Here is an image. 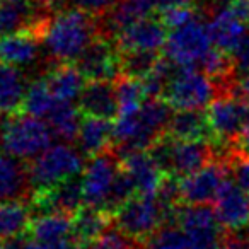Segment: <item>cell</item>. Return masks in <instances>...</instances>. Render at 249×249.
<instances>
[{
	"label": "cell",
	"instance_id": "cell-23",
	"mask_svg": "<svg viewBox=\"0 0 249 249\" xmlns=\"http://www.w3.org/2000/svg\"><path fill=\"white\" fill-rule=\"evenodd\" d=\"M45 80L53 96L62 103L79 101L80 94L86 87V75L73 63L56 65L53 70H50Z\"/></svg>",
	"mask_w": 249,
	"mask_h": 249
},
{
	"label": "cell",
	"instance_id": "cell-21",
	"mask_svg": "<svg viewBox=\"0 0 249 249\" xmlns=\"http://www.w3.org/2000/svg\"><path fill=\"white\" fill-rule=\"evenodd\" d=\"M208 31L215 48L232 53L246 36L248 26L231 11L229 5H222L215 12H212Z\"/></svg>",
	"mask_w": 249,
	"mask_h": 249
},
{
	"label": "cell",
	"instance_id": "cell-11",
	"mask_svg": "<svg viewBox=\"0 0 249 249\" xmlns=\"http://www.w3.org/2000/svg\"><path fill=\"white\" fill-rule=\"evenodd\" d=\"M121 173V164L113 154L101 152L90 157L84 166L80 184L84 193V205L107 212V203L113 195L114 184Z\"/></svg>",
	"mask_w": 249,
	"mask_h": 249
},
{
	"label": "cell",
	"instance_id": "cell-13",
	"mask_svg": "<svg viewBox=\"0 0 249 249\" xmlns=\"http://www.w3.org/2000/svg\"><path fill=\"white\" fill-rule=\"evenodd\" d=\"M75 65L87 80H113L121 73V53L114 43L97 36L79 56Z\"/></svg>",
	"mask_w": 249,
	"mask_h": 249
},
{
	"label": "cell",
	"instance_id": "cell-12",
	"mask_svg": "<svg viewBox=\"0 0 249 249\" xmlns=\"http://www.w3.org/2000/svg\"><path fill=\"white\" fill-rule=\"evenodd\" d=\"M231 169L229 159L212 160L201 169L183 176L179 179V198L186 205L213 203L218 191L227 179Z\"/></svg>",
	"mask_w": 249,
	"mask_h": 249
},
{
	"label": "cell",
	"instance_id": "cell-43",
	"mask_svg": "<svg viewBox=\"0 0 249 249\" xmlns=\"http://www.w3.org/2000/svg\"><path fill=\"white\" fill-rule=\"evenodd\" d=\"M229 92H235V94H239V96L244 97V99L249 101V72L241 73V79L235 80L234 89L229 90Z\"/></svg>",
	"mask_w": 249,
	"mask_h": 249
},
{
	"label": "cell",
	"instance_id": "cell-33",
	"mask_svg": "<svg viewBox=\"0 0 249 249\" xmlns=\"http://www.w3.org/2000/svg\"><path fill=\"white\" fill-rule=\"evenodd\" d=\"M116 97L118 116H123V114H132L139 111L149 96H147L142 80L123 75L116 82Z\"/></svg>",
	"mask_w": 249,
	"mask_h": 249
},
{
	"label": "cell",
	"instance_id": "cell-24",
	"mask_svg": "<svg viewBox=\"0 0 249 249\" xmlns=\"http://www.w3.org/2000/svg\"><path fill=\"white\" fill-rule=\"evenodd\" d=\"M111 140H114V123H111V120L99 116L82 118L77 142L84 154L96 156L106 152Z\"/></svg>",
	"mask_w": 249,
	"mask_h": 249
},
{
	"label": "cell",
	"instance_id": "cell-41",
	"mask_svg": "<svg viewBox=\"0 0 249 249\" xmlns=\"http://www.w3.org/2000/svg\"><path fill=\"white\" fill-rule=\"evenodd\" d=\"M231 55H232V60H234L235 72H239V73L249 72V31L246 33V36L241 39L237 48H235Z\"/></svg>",
	"mask_w": 249,
	"mask_h": 249
},
{
	"label": "cell",
	"instance_id": "cell-39",
	"mask_svg": "<svg viewBox=\"0 0 249 249\" xmlns=\"http://www.w3.org/2000/svg\"><path fill=\"white\" fill-rule=\"evenodd\" d=\"M229 164L234 173V179L241 184L242 190L249 193V159L234 150V154L229 157Z\"/></svg>",
	"mask_w": 249,
	"mask_h": 249
},
{
	"label": "cell",
	"instance_id": "cell-42",
	"mask_svg": "<svg viewBox=\"0 0 249 249\" xmlns=\"http://www.w3.org/2000/svg\"><path fill=\"white\" fill-rule=\"evenodd\" d=\"M227 5L246 26H249V0H229Z\"/></svg>",
	"mask_w": 249,
	"mask_h": 249
},
{
	"label": "cell",
	"instance_id": "cell-36",
	"mask_svg": "<svg viewBox=\"0 0 249 249\" xmlns=\"http://www.w3.org/2000/svg\"><path fill=\"white\" fill-rule=\"evenodd\" d=\"M145 249H188V241L179 225H162L147 239Z\"/></svg>",
	"mask_w": 249,
	"mask_h": 249
},
{
	"label": "cell",
	"instance_id": "cell-4",
	"mask_svg": "<svg viewBox=\"0 0 249 249\" xmlns=\"http://www.w3.org/2000/svg\"><path fill=\"white\" fill-rule=\"evenodd\" d=\"M53 132L45 120L21 114L5 120L0 126V147L21 160H33L53 142Z\"/></svg>",
	"mask_w": 249,
	"mask_h": 249
},
{
	"label": "cell",
	"instance_id": "cell-5",
	"mask_svg": "<svg viewBox=\"0 0 249 249\" xmlns=\"http://www.w3.org/2000/svg\"><path fill=\"white\" fill-rule=\"evenodd\" d=\"M174 212L157 195H135L114 210V224L132 241H145L166 222L167 215Z\"/></svg>",
	"mask_w": 249,
	"mask_h": 249
},
{
	"label": "cell",
	"instance_id": "cell-49",
	"mask_svg": "<svg viewBox=\"0 0 249 249\" xmlns=\"http://www.w3.org/2000/svg\"><path fill=\"white\" fill-rule=\"evenodd\" d=\"M248 249H249V237H248Z\"/></svg>",
	"mask_w": 249,
	"mask_h": 249
},
{
	"label": "cell",
	"instance_id": "cell-18",
	"mask_svg": "<svg viewBox=\"0 0 249 249\" xmlns=\"http://www.w3.org/2000/svg\"><path fill=\"white\" fill-rule=\"evenodd\" d=\"M33 201L45 212H62L67 215H73L84 205L82 184L79 178H72L50 190L35 193Z\"/></svg>",
	"mask_w": 249,
	"mask_h": 249
},
{
	"label": "cell",
	"instance_id": "cell-26",
	"mask_svg": "<svg viewBox=\"0 0 249 249\" xmlns=\"http://www.w3.org/2000/svg\"><path fill=\"white\" fill-rule=\"evenodd\" d=\"M28 86L19 67L0 62V114H14L22 107Z\"/></svg>",
	"mask_w": 249,
	"mask_h": 249
},
{
	"label": "cell",
	"instance_id": "cell-10",
	"mask_svg": "<svg viewBox=\"0 0 249 249\" xmlns=\"http://www.w3.org/2000/svg\"><path fill=\"white\" fill-rule=\"evenodd\" d=\"M174 217L186 235L188 249H222L227 237L225 229L208 205L184 203L174 212Z\"/></svg>",
	"mask_w": 249,
	"mask_h": 249
},
{
	"label": "cell",
	"instance_id": "cell-29",
	"mask_svg": "<svg viewBox=\"0 0 249 249\" xmlns=\"http://www.w3.org/2000/svg\"><path fill=\"white\" fill-rule=\"evenodd\" d=\"M31 208L21 200L0 201V241L21 237L31 225Z\"/></svg>",
	"mask_w": 249,
	"mask_h": 249
},
{
	"label": "cell",
	"instance_id": "cell-37",
	"mask_svg": "<svg viewBox=\"0 0 249 249\" xmlns=\"http://www.w3.org/2000/svg\"><path fill=\"white\" fill-rule=\"evenodd\" d=\"M130 241L132 239L116 229V231H106L94 241L87 242L84 249H130Z\"/></svg>",
	"mask_w": 249,
	"mask_h": 249
},
{
	"label": "cell",
	"instance_id": "cell-30",
	"mask_svg": "<svg viewBox=\"0 0 249 249\" xmlns=\"http://www.w3.org/2000/svg\"><path fill=\"white\" fill-rule=\"evenodd\" d=\"M53 135L62 139L63 142L75 140L79 135L80 123H82V111L80 107L73 106V103H62L60 101L55 109L46 118Z\"/></svg>",
	"mask_w": 249,
	"mask_h": 249
},
{
	"label": "cell",
	"instance_id": "cell-1",
	"mask_svg": "<svg viewBox=\"0 0 249 249\" xmlns=\"http://www.w3.org/2000/svg\"><path fill=\"white\" fill-rule=\"evenodd\" d=\"M97 18L75 9H65L48 18L39 31L48 53L62 63L77 62L97 38Z\"/></svg>",
	"mask_w": 249,
	"mask_h": 249
},
{
	"label": "cell",
	"instance_id": "cell-25",
	"mask_svg": "<svg viewBox=\"0 0 249 249\" xmlns=\"http://www.w3.org/2000/svg\"><path fill=\"white\" fill-rule=\"evenodd\" d=\"M169 137L178 140H210L212 130L207 113L200 109H176L167 126Z\"/></svg>",
	"mask_w": 249,
	"mask_h": 249
},
{
	"label": "cell",
	"instance_id": "cell-45",
	"mask_svg": "<svg viewBox=\"0 0 249 249\" xmlns=\"http://www.w3.org/2000/svg\"><path fill=\"white\" fill-rule=\"evenodd\" d=\"M222 249H248V241H244V239H241L239 235H235L234 232H231V234L225 237V242H224V246H222Z\"/></svg>",
	"mask_w": 249,
	"mask_h": 249
},
{
	"label": "cell",
	"instance_id": "cell-31",
	"mask_svg": "<svg viewBox=\"0 0 249 249\" xmlns=\"http://www.w3.org/2000/svg\"><path fill=\"white\" fill-rule=\"evenodd\" d=\"M107 213L109 212L94 207H82L77 213H73V234L79 239V242H90L104 234L109 227Z\"/></svg>",
	"mask_w": 249,
	"mask_h": 249
},
{
	"label": "cell",
	"instance_id": "cell-14",
	"mask_svg": "<svg viewBox=\"0 0 249 249\" xmlns=\"http://www.w3.org/2000/svg\"><path fill=\"white\" fill-rule=\"evenodd\" d=\"M215 215L227 232H237L249 227V193L237 181L225 179L215 198Z\"/></svg>",
	"mask_w": 249,
	"mask_h": 249
},
{
	"label": "cell",
	"instance_id": "cell-40",
	"mask_svg": "<svg viewBox=\"0 0 249 249\" xmlns=\"http://www.w3.org/2000/svg\"><path fill=\"white\" fill-rule=\"evenodd\" d=\"M73 4L80 11L99 18V16H106L118 4V0H73Z\"/></svg>",
	"mask_w": 249,
	"mask_h": 249
},
{
	"label": "cell",
	"instance_id": "cell-3",
	"mask_svg": "<svg viewBox=\"0 0 249 249\" xmlns=\"http://www.w3.org/2000/svg\"><path fill=\"white\" fill-rule=\"evenodd\" d=\"M84 152L69 142L52 143L38 157L31 160L28 167L29 186L35 193L45 191L67 179L77 178L84 171Z\"/></svg>",
	"mask_w": 249,
	"mask_h": 249
},
{
	"label": "cell",
	"instance_id": "cell-44",
	"mask_svg": "<svg viewBox=\"0 0 249 249\" xmlns=\"http://www.w3.org/2000/svg\"><path fill=\"white\" fill-rule=\"evenodd\" d=\"M235 152H239L241 156L248 157L249 159V123L244 128V132L239 135V139L235 140Z\"/></svg>",
	"mask_w": 249,
	"mask_h": 249
},
{
	"label": "cell",
	"instance_id": "cell-32",
	"mask_svg": "<svg viewBox=\"0 0 249 249\" xmlns=\"http://www.w3.org/2000/svg\"><path fill=\"white\" fill-rule=\"evenodd\" d=\"M60 101L53 96L46 80H36V82L28 86L21 109L26 114H29V116H35L46 121V118L50 116V113L55 109V106Z\"/></svg>",
	"mask_w": 249,
	"mask_h": 249
},
{
	"label": "cell",
	"instance_id": "cell-8",
	"mask_svg": "<svg viewBox=\"0 0 249 249\" xmlns=\"http://www.w3.org/2000/svg\"><path fill=\"white\" fill-rule=\"evenodd\" d=\"M207 120L215 143L234 149L235 140L249 123V101L235 92H224L210 103Z\"/></svg>",
	"mask_w": 249,
	"mask_h": 249
},
{
	"label": "cell",
	"instance_id": "cell-38",
	"mask_svg": "<svg viewBox=\"0 0 249 249\" xmlns=\"http://www.w3.org/2000/svg\"><path fill=\"white\" fill-rule=\"evenodd\" d=\"M196 12L193 11L191 5H183V7H169L159 11V19L164 22L167 29L179 28V26L186 24L193 18H196Z\"/></svg>",
	"mask_w": 249,
	"mask_h": 249
},
{
	"label": "cell",
	"instance_id": "cell-16",
	"mask_svg": "<svg viewBox=\"0 0 249 249\" xmlns=\"http://www.w3.org/2000/svg\"><path fill=\"white\" fill-rule=\"evenodd\" d=\"M166 26L160 19L152 16L133 22L126 29L118 33L116 46L120 52H159L167 39Z\"/></svg>",
	"mask_w": 249,
	"mask_h": 249
},
{
	"label": "cell",
	"instance_id": "cell-47",
	"mask_svg": "<svg viewBox=\"0 0 249 249\" xmlns=\"http://www.w3.org/2000/svg\"><path fill=\"white\" fill-rule=\"evenodd\" d=\"M35 2L43 9H48V11H56V9H60L62 5H65L69 0H35Z\"/></svg>",
	"mask_w": 249,
	"mask_h": 249
},
{
	"label": "cell",
	"instance_id": "cell-20",
	"mask_svg": "<svg viewBox=\"0 0 249 249\" xmlns=\"http://www.w3.org/2000/svg\"><path fill=\"white\" fill-rule=\"evenodd\" d=\"M79 107L86 116H99L107 120L116 118V84H113V80H89L79 97Z\"/></svg>",
	"mask_w": 249,
	"mask_h": 249
},
{
	"label": "cell",
	"instance_id": "cell-27",
	"mask_svg": "<svg viewBox=\"0 0 249 249\" xmlns=\"http://www.w3.org/2000/svg\"><path fill=\"white\" fill-rule=\"evenodd\" d=\"M157 11V0H121L106 14L104 24L111 35L116 36L133 22L152 16Z\"/></svg>",
	"mask_w": 249,
	"mask_h": 249
},
{
	"label": "cell",
	"instance_id": "cell-34",
	"mask_svg": "<svg viewBox=\"0 0 249 249\" xmlns=\"http://www.w3.org/2000/svg\"><path fill=\"white\" fill-rule=\"evenodd\" d=\"M121 73L142 80L159 62L156 52H120Z\"/></svg>",
	"mask_w": 249,
	"mask_h": 249
},
{
	"label": "cell",
	"instance_id": "cell-17",
	"mask_svg": "<svg viewBox=\"0 0 249 249\" xmlns=\"http://www.w3.org/2000/svg\"><path fill=\"white\" fill-rule=\"evenodd\" d=\"M39 11L46 9L39 7L35 0H0V36L21 29H31L39 36L48 19V16Z\"/></svg>",
	"mask_w": 249,
	"mask_h": 249
},
{
	"label": "cell",
	"instance_id": "cell-22",
	"mask_svg": "<svg viewBox=\"0 0 249 249\" xmlns=\"http://www.w3.org/2000/svg\"><path fill=\"white\" fill-rule=\"evenodd\" d=\"M29 234L35 241L45 246L75 237L72 217L62 212H43L41 215L33 218L29 225Z\"/></svg>",
	"mask_w": 249,
	"mask_h": 249
},
{
	"label": "cell",
	"instance_id": "cell-46",
	"mask_svg": "<svg viewBox=\"0 0 249 249\" xmlns=\"http://www.w3.org/2000/svg\"><path fill=\"white\" fill-rule=\"evenodd\" d=\"M193 0H157V12L169 7H183V5H191Z\"/></svg>",
	"mask_w": 249,
	"mask_h": 249
},
{
	"label": "cell",
	"instance_id": "cell-7",
	"mask_svg": "<svg viewBox=\"0 0 249 249\" xmlns=\"http://www.w3.org/2000/svg\"><path fill=\"white\" fill-rule=\"evenodd\" d=\"M218 86L196 67H176L164 99L174 109H205L217 96Z\"/></svg>",
	"mask_w": 249,
	"mask_h": 249
},
{
	"label": "cell",
	"instance_id": "cell-6",
	"mask_svg": "<svg viewBox=\"0 0 249 249\" xmlns=\"http://www.w3.org/2000/svg\"><path fill=\"white\" fill-rule=\"evenodd\" d=\"M152 154L166 174L183 178L212 162L208 140H178L173 137L159 139L152 145Z\"/></svg>",
	"mask_w": 249,
	"mask_h": 249
},
{
	"label": "cell",
	"instance_id": "cell-2",
	"mask_svg": "<svg viewBox=\"0 0 249 249\" xmlns=\"http://www.w3.org/2000/svg\"><path fill=\"white\" fill-rule=\"evenodd\" d=\"M171 116V104L164 97H147L139 111L116 116L114 142L123 150L150 149L167 130Z\"/></svg>",
	"mask_w": 249,
	"mask_h": 249
},
{
	"label": "cell",
	"instance_id": "cell-19",
	"mask_svg": "<svg viewBox=\"0 0 249 249\" xmlns=\"http://www.w3.org/2000/svg\"><path fill=\"white\" fill-rule=\"evenodd\" d=\"M39 58V36L31 29L0 36V62L14 67H29Z\"/></svg>",
	"mask_w": 249,
	"mask_h": 249
},
{
	"label": "cell",
	"instance_id": "cell-48",
	"mask_svg": "<svg viewBox=\"0 0 249 249\" xmlns=\"http://www.w3.org/2000/svg\"><path fill=\"white\" fill-rule=\"evenodd\" d=\"M0 249H9V248L5 244H2V241H0Z\"/></svg>",
	"mask_w": 249,
	"mask_h": 249
},
{
	"label": "cell",
	"instance_id": "cell-28",
	"mask_svg": "<svg viewBox=\"0 0 249 249\" xmlns=\"http://www.w3.org/2000/svg\"><path fill=\"white\" fill-rule=\"evenodd\" d=\"M29 184V174L21 159L0 154V201L18 200Z\"/></svg>",
	"mask_w": 249,
	"mask_h": 249
},
{
	"label": "cell",
	"instance_id": "cell-15",
	"mask_svg": "<svg viewBox=\"0 0 249 249\" xmlns=\"http://www.w3.org/2000/svg\"><path fill=\"white\" fill-rule=\"evenodd\" d=\"M121 169L128 174L137 195H157L166 173L156 160V157L145 150H124Z\"/></svg>",
	"mask_w": 249,
	"mask_h": 249
},
{
	"label": "cell",
	"instance_id": "cell-9",
	"mask_svg": "<svg viewBox=\"0 0 249 249\" xmlns=\"http://www.w3.org/2000/svg\"><path fill=\"white\" fill-rule=\"evenodd\" d=\"M212 46L213 43L208 24H205L196 16L186 24L171 29L164 45V52L166 58L176 67H196V63L201 62Z\"/></svg>",
	"mask_w": 249,
	"mask_h": 249
},
{
	"label": "cell",
	"instance_id": "cell-35",
	"mask_svg": "<svg viewBox=\"0 0 249 249\" xmlns=\"http://www.w3.org/2000/svg\"><path fill=\"white\" fill-rule=\"evenodd\" d=\"M174 70H176V65L169 60H160L156 63L152 70L147 73L142 79L143 87H145V92L149 97H164V92H166L167 86L171 82V77H173Z\"/></svg>",
	"mask_w": 249,
	"mask_h": 249
}]
</instances>
